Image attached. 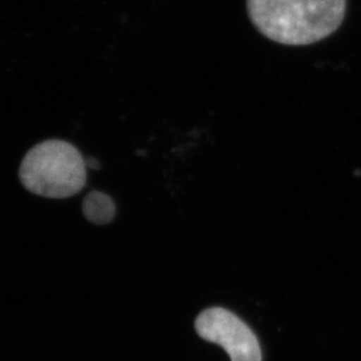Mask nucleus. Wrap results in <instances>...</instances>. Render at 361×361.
I'll list each match as a JSON object with an SVG mask.
<instances>
[{
  "instance_id": "obj_1",
  "label": "nucleus",
  "mask_w": 361,
  "mask_h": 361,
  "mask_svg": "<svg viewBox=\"0 0 361 361\" xmlns=\"http://www.w3.org/2000/svg\"><path fill=\"white\" fill-rule=\"evenodd\" d=\"M348 0H247L255 27L281 45L305 46L334 35L344 21Z\"/></svg>"
},
{
  "instance_id": "obj_2",
  "label": "nucleus",
  "mask_w": 361,
  "mask_h": 361,
  "mask_svg": "<svg viewBox=\"0 0 361 361\" xmlns=\"http://www.w3.org/2000/svg\"><path fill=\"white\" fill-rule=\"evenodd\" d=\"M19 178L32 194L58 200L72 197L86 185L87 164L73 145L47 140L25 155Z\"/></svg>"
},
{
  "instance_id": "obj_3",
  "label": "nucleus",
  "mask_w": 361,
  "mask_h": 361,
  "mask_svg": "<svg viewBox=\"0 0 361 361\" xmlns=\"http://www.w3.org/2000/svg\"><path fill=\"white\" fill-rule=\"evenodd\" d=\"M195 330L202 339L224 348L231 361H262L256 334L229 310H204L195 320Z\"/></svg>"
},
{
  "instance_id": "obj_4",
  "label": "nucleus",
  "mask_w": 361,
  "mask_h": 361,
  "mask_svg": "<svg viewBox=\"0 0 361 361\" xmlns=\"http://www.w3.org/2000/svg\"><path fill=\"white\" fill-rule=\"evenodd\" d=\"M116 207L108 195L101 191H92L85 197L82 212L90 222L104 226L114 219Z\"/></svg>"
},
{
  "instance_id": "obj_5",
  "label": "nucleus",
  "mask_w": 361,
  "mask_h": 361,
  "mask_svg": "<svg viewBox=\"0 0 361 361\" xmlns=\"http://www.w3.org/2000/svg\"><path fill=\"white\" fill-rule=\"evenodd\" d=\"M88 168H92V169H97L99 168V164H97V160H94V159H90V160L86 162Z\"/></svg>"
}]
</instances>
